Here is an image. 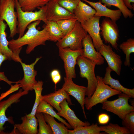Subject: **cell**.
<instances>
[{
  "instance_id": "20",
  "label": "cell",
  "mask_w": 134,
  "mask_h": 134,
  "mask_svg": "<svg viewBox=\"0 0 134 134\" xmlns=\"http://www.w3.org/2000/svg\"><path fill=\"white\" fill-rule=\"evenodd\" d=\"M88 3L95 10L96 12L94 16H104L109 18L116 22L119 19L122 15V13L119 9L113 10L107 8L102 4L100 0L98 2H93L88 0H81Z\"/></svg>"
},
{
  "instance_id": "40",
  "label": "cell",
  "mask_w": 134,
  "mask_h": 134,
  "mask_svg": "<svg viewBox=\"0 0 134 134\" xmlns=\"http://www.w3.org/2000/svg\"><path fill=\"white\" fill-rule=\"evenodd\" d=\"M109 116L106 113H101L98 116V121L99 123L100 124H106L109 122Z\"/></svg>"
},
{
  "instance_id": "38",
  "label": "cell",
  "mask_w": 134,
  "mask_h": 134,
  "mask_svg": "<svg viewBox=\"0 0 134 134\" xmlns=\"http://www.w3.org/2000/svg\"><path fill=\"white\" fill-rule=\"evenodd\" d=\"M50 75L52 80L55 85L56 89V85L60 81L61 79L60 72L57 69H54L51 72Z\"/></svg>"
},
{
  "instance_id": "39",
  "label": "cell",
  "mask_w": 134,
  "mask_h": 134,
  "mask_svg": "<svg viewBox=\"0 0 134 134\" xmlns=\"http://www.w3.org/2000/svg\"><path fill=\"white\" fill-rule=\"evenodd\" d=\"M15 83V84L14 85H11V88L9 90L1 94L0 96V101L11 93L18 90L20 88V84L17 83Z\"/></svg>"
},
{
  "instance_id": "10",
  "label": "cell",
  "mask_w": 134,
  "mask_h": 134,
  "mask_svg": "<svg viewBox=\"0 0 134 134\" xmlns=\"http://www.w3.org/2000/svg\"><path fill=\"white\" fill-rule=\"evenodd\" d=\"M28 92L20 89L17 92L12 95L7 99L0 101V134H6L3 131L5 129L3 126L6 122L12 124H14L12 117H7L6 116V110L12 104L19 102L21 98L27 94Z\"/></svg>"
},
{
  "instance_id": "8",
  "label": "cell",
  "mask_w": 134,
  "mask_h": 134,
  "mask_svg": "<svg viewBox=\"0 0 134 134\" xmlns=\"http://www.w3.org/2000/svg\"><path fill=\"white\" fill-rule=\"evenodd\" d=\"M59 56L63 61L66 77L75 78L76 77L75 67L77 59L81 55L83 49L74 50L69 47H58Z\"/></svg>"
},
{
  "instance_id": "28",
  "label": "cell",
  "mask_w": 134,
  "mask_h": 134,
  "mask_svg": "<svg viewBox=\"0 0 134 134\" xmlns=\"http://www.w3.org/2000/svg\"><path fill=\"white\" fill-rule=\"evenodd\" d=\"M101 2L108 7L113 6L118 8L125 18H131L134 16L131 11L125 5L123 0H101Z\"/></svg>"
},
{
  "instance_id": "26",
  "label": "cell",
  "mask_w": 134,
  "mask_h": 134,
  "mask_svg": "<svg viewBox=\"0 0 134 134\" xmlns=\"http://www.w3.org/2000/svg\"><path fill=\"white\" fill-rule=\"evenodd\" d=\"M22 10L32 11L36 8L45 5L50 0H17Z\"/></svg>"
},
{
  "instance_id": "21",
  "label": "cell",
  "mask_w": 134,
  "mask_h": 134,
  "mask_svg": "<svg viewBox=\"0 0 134 134\" xmlns=\"http://www.w3.org/2000/svg\"><path fill=\"white\" fill-rule=\"evenodd\" d=\"M22 123L14 125L18 134H37L38 133L37 120L35 116L29 117L26 115L22 117Z\"/></svg>"
},
{
  "instance_id": "23",
  "label": "cell",
  "mask_w": 134,
  "mask_h": 134,
  "mask_svg": "<svg viewBox=\"0 0 134 134\" xmlns=\"http://www.w3.org/2000/svg\"><path fill=\"white\" fill-rule=\"evenodd\" d=\"M112 70L108 67L106 68L104 77L102 78L103 82L105 84L109 85L112 88L118 91L125 93L129 96L131 98H134V89H129L122 86L118 80L113 78L111 76Z\"/></svg>"
},
{
  "instance_id": "22",
  "label": "cell",
  "mask_w": 134,
  "mask_h": 134,
  "mask_svg": "<svg viewBox=\"0 0 134 134\" xmlns=\"http://www.w3.org/2000/svg\"><path fill=\"white\" fill-rule=\"evenodd\" d=\"M96 12L94 9L80 0L74 9L73 13L77 21L82 24L94 16Z\"/></svg>"
},
{
  "instance_id": "35",
  "label": "cell",
  "mask_w": 134,
  "mask_h": 134,
  "mask_svg": "<svg viewBox=\"0 0 134 134\" xmlns=\"http://www.w3.org/2000/svg\"><path fill=\"white\" fill-rule=\"evenodd\" d=\"M70 12L73 13L74 9L81 0H53Z\"/></svg>"
},
{
  "instance_id": "37",
  "label": "cell",
  "mask_w": 134,
  "mask_h": 134,
  "mask_svg": "<svg viewBox=\"0 0 134 134\" xmlns=\"http://www.w3.org/2000/svg\"><path fill=\"white\" fill-rule=\"evenodd\" d=\"M8 60L7 57L0 52V68L2 63L4 61ZM3 81L8 84L11 85L13 83H16V81L14 82L10 81L5 76L3 72H0V82Z\"/></svg>"
},
{
  "instance_id": "18",
  "label": "cell",
  "mask_w": 134,
  "mask_h": 134,
  "mask_svg": "<svg viewBox=\"0 0 134 134\" xmlns=\"http://www.w3.org/2000/svg\"><path fill=\"white\" fill-rule=\"evenodd\" d=\"M7 25L4 20L0 19V52L5 56L8 60L20 62L22 60L19 55L14 53L9 47L5 32Z\"/></svg>"
},
{
  "instance_id": "2",
  "label": "cell",
  "mask_w": 134,
  "mask_h": 134,
  "mask_svg": "<svg viewBox=\"0 0 134 134\" xmlns=\"http://www.w3.org/2000/svg\"><path fill=\"white\" fill-rule=\"evenodd\" d=\"M15 8L17 16V33L20 38L25 34L28 26L31 23L37 20L43 21L46 24L48 21L46 18V5L38 8L39 10L34 12L24 11L20 6L17 0H15Z\"/></svg>"
},
{
  "instance_id": "17",
  "label": "cell",
  "mask_w": 134,
  "mask_h": 134,
  "mask_svg": "<svg viewBox=\"0 0 134 134\" xmlns=\"http://www.w3.org/2000/svg\"><path fill=\"white\" fill-rule=\"evenodd\" d=\"M61 110L57 113L60 116L66 119L71 126L74 129L78 126H85L90 125L88 122H83L76 116L74 111L69 106V103L66 99L64 100L60 104Z\"/></svg>"
},
{
  "instance_id": "42",
  "label": "cell",
  "mask_w": 134,
  "mask_h": 134,
  "mask_svg": "<svg viewBox=\"0 0 134 134\" xmlns=\"http://www.w3.org/2000/svg\"><path fill=\"white\" fill-rule=\"evenodd\" d=\"M130 102L131 103V105L134 107V100H131Z\"/></svg>"
},
{
  "instance_id": "31",
  "label": "cell",
  "mask_w": 134,
  "mask_h": 134,
  "mask_svg": "<svg viewBox=\"0 0 134 134\" xmlns=\"http://www.w3.org/2000/svg\"><path fill=\"white\" fill-rule=\"evenodd\" d=\"M101 131L109 134H130L131 133L125 126L121 127L117 124L110 123L107 125L100 126Z\"/></svg>"
},
{
  "instance_id": "30",
  "label": "cell",
  "mask_w": 134,
  "mask_h": 134,
  "mask_svg": "<svg viewBox=\"0 0 134 134\" xmlns=\"http://www.w3.org/2000/svg\"><path fill=\"white\" fill-rule=\"evenodd\" d=\"M119 48L126 55L125 66L129 67L131 65L130 55L134 53V39L130 38L123 42L119 45Z\"/></svg>"
},
{
  "instance_id": "33",
  "label": "cell",
  "mask_w": 134,
  "mask_h": 134,
  "mask_svg": "<svg viewBox=\"0 0 134 134\" xmlns=\"http://www.w3.org/2000/svg\"><path fill=\"white\" fill-rule=\"evenodd\" d=\"M35 116L37 120L39 126L38 134H53L50 126L46 123L43 113L36 112Z\"/></svg>"
},
{
  "instance_id": "32",
  "label": "cell",
  "mask_w": 134,
  "mask_h": 134,
  "mask_svg": "<svg viewBox=\"0 0 134 134\" xmlns=\"http://www.w3.org/2000/svg\"><path fill=\"white\" fill-rule=\"evenodd\" d=\"M43 82L42 81H38L33 87L35 93V98L34 106L30 113L26 115L30 117L35 116L37 107L41 101L42 92L43 89L42 87Z\"/></svg>"
},
{
  "instance_id": "19",
  "label": "cell",
  "mask_w": 134,
  "mask_h": 134,
  "mask_svg": "<svg viewBox=\"0 0 134 134\" xmlns=\"http://www.w3.org/2000/svg\"><path fill=\"white\" fill-rule=\"evenodd\" d=\"M66 99L69 105H73L69 95L62 88L49 94L42 95L41 100H43L49 104L58 111L61 110L60 104L64 100Z\"/></svg>"
},
{
  "instance_id": "9",
  "label": "cell",
  "mask_w": 134,
  "mask_h": 134,
  "mask_svg": "<svg viewBox=\"0 0 134 134\" xmlns=\"http://www.w3.org/2000/svg\"><path fill=\"white\" fill-rule=\"evenodd\" d=\"M100 27V34L105 41L110 44L117 50H119L117 42L119 37V31L116 22L106 17L102 20Z\"/></svg>"
},
{
  "instance_id": "13",
  "label": "cell",
  "mask_w": 134,
  "mask_h": 134,
  "mask_svg": "<svg viewBox=\"0 0 134 134\" xmlns=\"http://www.w3.org/2000/svg\"><path fill=\"white\" fill-rule=\"evenodd\" d=\"M101 17L94 16L81 25L84 29L89 33L92 40L95 48L98 51L104 44L100 35V20Z\"/></svg>"
},
{
  "instance_id": "24",
  "label": "cell",
  "mask_w": 134,
  "mask_h": 134,
  "mask_svg": "<svg viewBox=\"0 0 134 134\" xmlns=\"http://www.w3.org/2000/svg\"><path fill=\"white\" fill-rule=\"evenodd\" d=\"M53 107L45 101L41 100L37 107L36 112H41L48 114L56 118L59 121L64 123L67 128H70L71 127L69 124L60 117L54 110Z\"/></svg>"
},
{
  "instance_id": "41",
  "label": "cell",
  "mask_w": 134,
  "mask_h": 134,
  "mask_svg": "<svg viewBox=\"0 0 134 134\" xmlns=\"http://www.w3.org/2000/svg\"><path fill=\"white\" fill-rule=\"evenodd\" d=\"M124 3L126 7L130 9L134 10V7L131 3H134V0H123Z\"/></svg>"
},
{
  "instance_id": "36",
  "label": "cell",
  "mask_w": 134,
  "mask_h": 134,
  "mask_svg": "<svg viewBox=\"0 0 134 134\" xmlns=\"http://www.w3.org/2000/svg\"><path fill=\"white\" fill-rule=\"evenodd\" d=\"M122 124L130 131L131 134H134V111L126 114L122 120Z\"/></svg>"
},
{
  "instance_id": "27",
  "label": "cell",
  "mask_w": 134,
  "mask_h": 134,
  "mask_svg": "<svg viewBox=\"0 0 134 134\" xmlns=\"http://www.w3.org/2000/svg\"><path fill=\"white\" fill-rule=\"evenodd\" d=\"M45 24L49 35V40L57 42L64 36L56 22L48 21Z\"/></svg>"
},
{
  "instance_id": "25",
  "label": "cell",
  "mask_w": 134,
  "mask_h": 134,
  "mask_svg": "<svg viewBox=\"0 0 134 134\" xmlns=\"http://www.w3.org/2000/svg\"><path fill=\"white\" fill-rule=\"evenodd\" d=\"M45 120L50 127L53 134H68V130L65 124L59 123L54 117L46 114L43 113Z\"/></svg>"
},
{
  "instance_id": "34",
  "label": "cell",
  "mask_w": 134,
  "mask_h": 134,
  "mask_svg": "<svg viewBox=\"0 0 134 134\" xmlns=\"http://www.w3.org/2000/svg\"><path fill=\"white\" fill-rule=\"evenodd\" d=\"M77 20L75 18L64 19L56 22L64 36L73 29Z\"/></svg>"
},
{
  "instance_id": "15",
  "label": "cell",
  "mask_w": 134,
  "mask_h": 134,
  "mask_svg": "<svg viewBox=\"0 0 134 134\" xmlns=\"http://www.w3.org/2000/svg\"><path fill=\"white\" fill-rule=\"evenodd\" d=\"M106 61L108 67L119 76L120 75L122 61L120 56L114 52L109 45L104 44L98 51Z\"/></svg>"
},
{
  "instance_id": "16",
  "label": "cell",
  "mask_w": 134,
  "mask_h": 134,
  "mask_svg": "<svg viewBox=\"0 0 134 134\" xmlns=\"http://www.w3.org/2000/svg\"><path fill=\"white\" fill-rule=\"evenodd\" d=\"M82 46L83 49L81 56L94 62L96 65H100L104 64V58L99 52L96 50L89 34H87L83 39Z\"/></svg>"
},
{
  "instance_id": "1",
  "label": "cell",
  "mask_w": 134,
  "mask_h": 134,
  "mask_svg": "<svg viewBox=\"0 0 134 134\" xmlns=\"http://www.w3.org/2000/svg\"><path fill=\"white\" fill-rule=\"evenodd\" d=\"M41 21L37 20L31 23L28 26L27 31L21 37L9 41V47L14 53L19 55L23 46L27 45L26 52L29 54L37 46L45 45L46 42L49 40V35L45 25L41 30L36 29Z\"/></svg>"
},
{
  "instance_id": "14",
  "label": "cell",
  "mask_w": 134,
  "mask_h": 134,
  "mask_svg": "<svg viewBox=\"0 0 134 134\" xmlns=\"http://www.w3.org/2000/svg\"><path fill=\"white\" fill-rule=\"evenodd\" d=\"M62 88L70 95L74 97L80 105L85 118L87 117L84 108V100L87 87L75 84L72 79L64 78Z\"/></svg>"
},
{
  "instance_id": "12",
  "label": "cell",
  "mask_w": 134,
  "mask_h": 134,
  "mask_svg": "<svg viewBox=\"0 0 134 134\" xmlns=\"http://www.w3.org/2000/svg\"><path fill=\"white\" fill-rule=\"evenodd\" d=\"M45 5L48 21L57 22L64 19L75 18L73 13L53 0H50Z\"/></svg>"
},
{
  "instance_id": "5",
  "label": "cell",
  "mask_w": 134,
  "mask_h": 134,
  "mask_svg": "<svg viewBox=\"0 0 134 134\" xmlns=\"http://www.w3.org/2000/svg\"><path fill=\"white\" fill-rule=\"evenodd\" d=\"M87 34L81 23L77 21L72 30L58 41L56 45L58 47H69L74 50L82 49V40Z\"/></svg>"
},
{
  "instance_id": "3",
  "label": "cell",
  "mask_w": 134,
  "mask_h": 134,
  "mask_svg": "<svg viewBox=\"0 0 134 134\" xmlns=\"http://www.w3.org/2000/svg\"><path fill=\"white\" fill-rule=\"evenodd\" d=\"M97 83L96 89L90 98L85 97L84 105L86 109L89 110L99 103H102L110 97L119 95L121 92L111 88L108 85L104 83L102 77L98 75L96 76Z\"/></svg>"
},
{
  "instance_id": "7",
  "label": "cell",
  "mask_w": 134,
  "mask_h": 134,
  "mask_svg": "<svg viewBox=\"0 0 134 134\" xmlns=\"http://www.w3.org/2000/svg\"><path fill=\"white\" fill-rule=\"evenodd\" d=\"M15 0H0V19L5 21L10 31L9 37L17 33V16Z\"/></svg>"
},
{
  "instance_id": "4",
  "label": "cell",
  "mask_w": 134,
  "mask_h": 134,
  "mask_svg": "<svg viewBox=\"0 0 134 134\" xmlns=\"http://www.w3.org/2000/svg\"><path fill=\"white\" fill-rule=\"evenodd\" d=\"M76 64L79 67L80 77L87 80L88 85L85 95L90 98L95 91L97 85V79L95 73L96 64L93 61L81 55L77 57Z\"/></svg>"
},
{
  "instance_id": "6",
  "label": "cell",
  "mask_w": 134,
  "mask_h": 134,
  "mask_svg": "<svg viewBox=\"0 0 134 134\" xmlns=\"http://www.w3.org/2000/svg\"><path fill=\"white\" fill-rule=\"evenodd\" d=\"M131 98L128 95L121 93L119 95L117 99L111 101L107 100L102 103V108L113 113L123 120L126 114L134 111V107L128 102Z\"/></svg>"
},
{
  "instance_id": "11",
  "label": "cell",
  "mask_w": 134,
  "mask_h": 134,
  "mask_svg": "<svg viewBox=\"0 0 134 134\" xmlns=\"http://www.w3.org/2000/svg\"><path fill=\"white\" fill-rule=\"evenodd\" d=\"M41 58H36L34 62L29 65L26 64L22 61L20 62L23 70L24 76L22 79L16 81V83L20 84V88L23 90L29 92L33 90L34 85L37 82L35 79L37 72L34 69V66Z\"/></svg>"
},
{
  "instance_id": "29",
  "label": "cell",
  "mask_w": 134,
  "mask_h": 134,
  "mask_svg": "<svg viewBox=\"0 0 134 134\" xmlns=\"http://www.w3.org/2000/svg\"><path fill=\"white\" fill-rule=\"evenodd\" d=\"M100 126L97 123L91 125L78 126L72 130H68V134H101Z\"/></svg>"
}]
</instances>
